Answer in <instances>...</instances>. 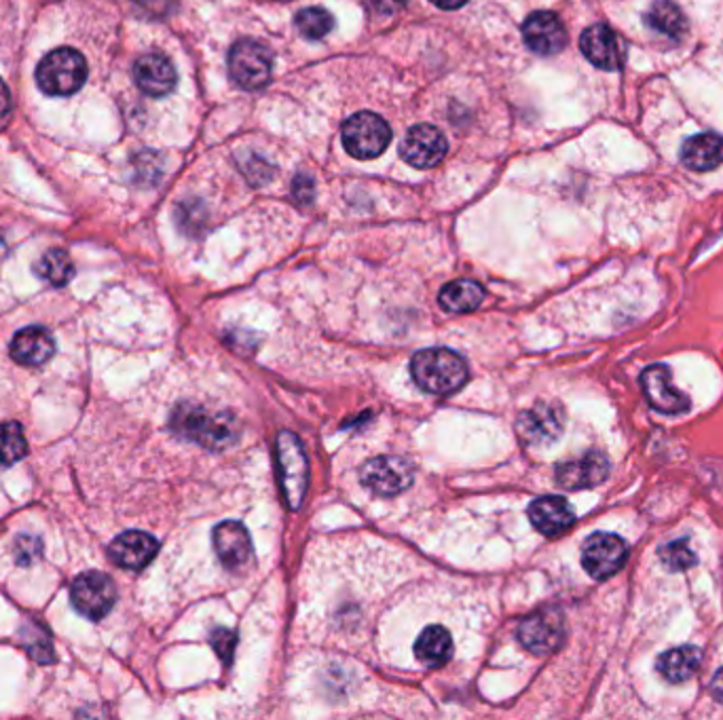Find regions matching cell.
<instances>
[{"label":"cell","instance_id":"obj_37","mask_svg":"<svg viewBox=\"0 0 723 720\" xmlns=\"http://www.w3.org/2000/svg\"><path fill=\"white\" fill-rule=\"evenodd\" d=\"M711 694H713V697H715L720 703H723V668L715 674V678H713V683H711Z\"/></svg>","mask_w":723,"mask_h":720},{"label":"cell","instance_id":"obj_26","mask_svg":"<svg viewBox=\"0 0 723 720\" xmlns=\"http://www.w3.org/2000/svg\"><path fill=\"white\" fill-rule=\"evenodd\" d=\"M646 24L653 32H660L669 39H679L688 30V20L681 7L674 4L673 0H656L646 13Z\"/></svg>","mask_w":723,"mask_h":720},{"label":"cell","instance_id":"obj_20","mask_svg":"<svg viewBox=\"0 0 723 720\" xmlns=\"http://www.w3.org/2000/svg\"><path fill=\"white\" fill-rule=\"evenodd\" d=\"M529 518L535 530L546 537H556L574 526L575 514L565 498L542 497L529 505Z\"/></svg>","mask_w":723,"mask_h":720},{"label":"cell","instance_id":"obj_8","mask_svg":"<svg viewBox=\"0 0 723 720\" xmlns=\"http://www.w3.org/2000/svg\"><path fill=\"white\" fill-rule=\"evenodd\" d=\"M415 477L413 465L402 456H376L364 463L360 480L362 484L381 497H396L404 493Z\"/></svg>","mask_w":723,"mask_h":720},{"label":"cell","instance_id":"obj_13","mask_svg":"<svg viewBox=\"0 0 723 720\" xmlns=\"http://www.w3.org/2000/svg\"><path fill=\"white\" fill-rule=\"evenodd\" d=\"M447 138L443 136L440 129H436L434 125H415L413 129H408V133L404 136L402 144H400V152L404 157V161L417 170H427L438 165L445 154H447Z\"/></svg>","mask_w":723,"mask_h":720},{"label":"cell","instance_id":"obj_24","mask_svg":"<svg viewBox=\"0 0 723 720\" xmlns=\"http://www.w3.org/2000/svg\"><path fill=\"white\" fill-rule=\"evenodd\" d=\"M453 638L443 625H429L415 643V657L427 668H440L449 662Z\"/></svg>","mask_w":723,"mask_h":720},{"label":"cell","instance_id":"obj_4","mask_svg":"<svg viewBox=\"0 0 723 720\" xmlns=\"http://www.w3.org/2000/svg\"><path fill=\"white\" fill-rule=\"evenodd\" d=\"M272 71L274 53L267 45L254 39H242L231 47L228 73L235 85H240L242 89H263L272 78Z\"/></svg>","mask_w":723,"mask_h":720},{"label":"cell","instance_id":"obj_22","mask_svg":"<svg viewBox=\"0 0 723 720\" xmlns=\"http://www.w3.org/2000/svg\"><path fill=\"white\" fill-rule=\"evenodd\" d=\"M55 343L50 330L41 325L25 327L11 343V357L22 366H43L53 357Z\"/></svg>","mask_w":723,"mask_h":720},{"label":"cell","instance_id":"obj_17","mask_svg":"<svg viewBox=\"0 0 723 720\" xmlns=\"http://www.w3.org/2000/svg\"><path fill=\"white\" fill-rule=\"evenodd\" d=\"M134 78L138 87L150 98H163L176 87V68L161 53H147L134 66Z\"/></svg>","mask_w":723,"mask_h":720},{"label":"cell","instance_id":"obj_12","mask_svg":"<svg viewBox=\"0 0 723 720\" xmlns=\"http://www.w3.org/2000/svg\"><path fill=\"white\" fill-rule=\"evenodd\" d=\"M519 641L535 655L554 653L565 641V617L556 609H542L519 625Z\"/></svg>","mask_w":723,"mask_h":720},{"label":"cell","instance_id":"obj_29","mask_svg":"<svg viewBox=\"0 0 723 720\" xmlns=\"http://www.w3.org/2000/svg\"><path fill=\"white\" fill-rule=\"evenodd\" d=\"M295 24H297L300 34L305 39L320 41V39H325L326 34L332 30L334 20H332V15L326 9H322V7H309V9H302V11L297 13Z\"/></svg>","mask_w":723,"mask_h":720},{"label":"cell","instance_id":"obj_35","mask_svg":"<svg viewBox=\"0 0 723 720\" xmlns=\"http://www.w3.org/2000/svg\"><path fill=\"white\" fill-rule=\"evenodd\" d=\"M9 110H11V94L4 85V80L0 78V121L9 115Z\"/></svg>","mask_w":723,"mask_h":720},{"label":"cell","instance_id":"obj_10","mask_svg":"<svg viewBox=\"0 0 723 720\" xmlns=\"http://www.w3.org/2000/svg\"><path fill=\"white\" fill-rule=\"evenodd\" d=\"M565 429V412L559 404L540 401L524 410L517 421V433L527 447H549Z\"/></svg>","mask_w":723,"mask_h":720},{"label":"cell","instance_id":"obj_1","mask_svg":"<svg viewBox=\"0 0 723 720\" xmlns=\"http://www.w3.org/2000/svg\"><path fill=\"white\" fill-rule=\"evenodd\" d=\"M172 427L182 438L210 450H225L237 440V422L228 412L182 404L176 408Z\"/></svg>","mask_w":723,"mask_h":720},{"label":"cell","instance_id":"obj_9","mask_svg":"<svg viewBox=\"0 0 723 720\" xmlns=\"http://www.w3.org/2000/svg\"><path fill=\"white\" fill-rule=\"evenodd\" d=\"M626 560L628 546L618 535L597 533L582 547V567L597 581L612 579L616 572L623 571Z\"/></svg>","mask_w":723,"mask_h":720},{"label":"cell","instance_id":"obj_7","mask_svg":"<svg viewBox=\"0 0 723 720\" xmlns=\"http://www.w3.org/2000/svg\"><path fill=\"white\" fill-rule=\"evenodd\" d=\"M71 600L83 617L98 621L113 611L117 602V588L104 572H83L71 588Z\"/></svg>","mask_w":723,"mask_h":720},{"label":"cell","instance_id":"obj_19","mask_svg":"<svg viewBox=\"0 0 723 720\" xmlns=\"http://www.w3.org/2000/svg\"><path fill=\"white\" fill-rule=\"evenodd\" d=\"M214 549L226 569H244L252 558V541L248 530L240 522H221L214 528Z\"/></svg>","mask_w":723,"mask_h":720},{"label":"cell","instance_id":"obj_3","mask_svg":"<svg viewBox=\"0 0 723 720\" xmlns=\"http://www.w3.org/2000/svg\"><path fill=\"white\" fill-rule=\"evenodd\" d=\"M85 78H87V62L73 47L51 51L41 60L36 68V85L47 96H55V98L73 96L83 87Z\"/></svg>","mask_w":723,"mask_h":720},{"label":"cell","instance_id":"obj_14","mask_svg":"<svg viewBox=\"0 0 723 720\" xmlns=\"http://www.w3.org/2000/svg\"><path fill=\"white\" fill-rule=\"evenodd\" d=\"M580 50L584 57L600 71L618 73L623 71L626 55H624L620 36L607 24H593L582 32Z\"/></svg>","mask_w":723,"mask_h":720},{"label":"cell","instance_id":"obj_27","mask_svg":"<svg viewBox=\"0 0 723 720\" xmlns=\"http://www.w3.org/2000/svg\"><path fill=\"white\" fill-rule=\"evenodd\" d=\"M34 271H36V275L41 279L50 281L51 286L62 288V286H66L75 277V265H73L71 256H68V251H64V249H50L36 262Z\"/></svg>","mask_w":723,"mask_h":720},{"label":"cell","instance_id":"obj_34","mask_svg":"<svg viewBox=\"0 0 723 720\" xmlns=\"http://www.w3.org/2000/svg\"><path fill=\"white\" fill-rule=\"evenodd\" d=\"M41 551V541L32 537H20L18 539V562L20 565H30Z\"/></svg>","mask_w":723,"mask_h":720},{"label":"cell","instance_id":"obj_11","mask_svg":"<svg viewBox=\"0 0 723 720\" xmlns=\"http://www.w3.org/2000/svg\"><path fill=\"white\" fill-rule=\"evenodd\" d=\"M641 389L649 406L667 417L685 415L692 406L690 398L673 385L671 370L664 364H653L641 374Z\"/></svg>","mask_w":723,"mask_h":720},{"label":"cell","instance_id":"obj_6","mask_svg":"<svg viewBox=\"0 0 723 720\" xmlns=\"http://www.w3.org/2000/svg\"><path fill=\"white\" fill-rule=\"evenodd\" d=\"M392 142V129L374 112H358L343 125V144L355 159H374Z\"/></svg>","mask_w":723,"mask_h":720},{"label":"cell","instance_id":"obj_18","mask_svg":"<svg viewBox=\"0 0 723 720\" xmlns=\"http://www.w3.org/2000/svg\"><path fill=\"white\" fill-rule=\"evenodd\" d=\"M108 551H110V558L115 565L129 569V571H140L145 567H149L150 560L157 556L159 544L155 537H150L149 533L129 530V533L119 535L110 544Z\"/></svg>","mask_w":723,"mask_h":720},{"label":"cell","instance_id":"obj_5","mask_svg":"<svg viewBox=\"0 0 723 720\" xmlns=\"http://www.w3.org/2000/svg\"><path fill=\"white\" fill-rule=\"evenodd\" d=\"M275 456L279 465V482L290 509H299L307 491V456L300 440L293 431H281L275 442Z\"/></svg>","mask_w":723,"mask_h":720},{"label":"cell","instance_id":"obj_21","mask_svg":"<svg viewBox=\"0 0 723 720\" xmlns=\"http://www.w3.org/2000/svg\"><path fill=\"white\" fill-rule=\"evenodd\" d=\"M681 163L692 172H713L723 163V136L704 131L681 147Z\"/></svg>","mask_w":723,"mask_h":720},{"label":"cell","instance_id":"obj_23","mask_svg":"<svg viewBox=\"0 0 723 720\" xmlns=\"http://www.w3.org/2000/svg\"><path fill=\"white\" fill-rule=\"evenodd\" d=\"M700 664H702V651L699 646L683 645L662 653L658 657L656 668L664 680L679 685L690 680L699 671Z\"/></svg>","mask_w":723,"mask_h":720},{"label":"cell","instance_id":"obj_16","mask_svg":"<svg viewBox=\"0 0 723 720\" xmlns=\"http://www.w3.org/2000/svg\"><path fill=\"white\" fill-rule=\"evenodd\" d=\"M524 45L538 55H556L567 45V30L552 11L529 15L523 25Z\"/></svg>","mask_w":723,"mask_h":720},{"label":"cell","instance_id":"obj_25","mask_svg":"<svg viewBox=\"0 0 723 720\" xmlns=\"http://www.w3.org/2000/svg\"><path fill=\"white\" fill-rule=\"evenodd\" d=\"M440 307L449 313H470L485 300V290L480 283L470 279L450 281L440 292Z\"/></svg>","mask_w":723,"mask_h":720},{"label":"cell","instance_id":"obj_15","mask_svg":"<svg viewBox=\"0 0 723 720\" xmlns=\"http://www.w3.org/2000/svg\"><path fill=\"white\" fill-rule=\"evenodd\" d=\"M609 459L599 450H588L574 461H565L556 468V482L565 491H584L603 484L609 475Z\"/></svg>","mask_w":723,"mask_h":720},{"label":"cell","instance_id":"obj_2","mask_svg":"<svg viewBox=\"0 0 723 720\" xmlns=\"http://www.w3.org/2000/svg\"><path fill=\"white\" fill-rule=\"evenodd\" d=\"M411 374L427 394L447 396L464 387L468 380V366L464 357L450 348H424L413 355Z\"/></svg>","mask_w":723,"mask_h":720},{"label":"cell","instance_id":"obj_36","mask_svg":"<svg viewBox=\"0 0 723 720\" xmlns=\"http://www.w3.org/2000/svg\"><path fill=\"white\" fill-rule=\"evenodd\" d=\"M374 7L379 9V11H385V13H392V11H396V9H400V7H404L408 0H373Z\"/></svg>","mask_w":723,"mask_h":720},{"label":"cell","instance_id":"obj_33","mask_svg":"<svg viewBox=\"0 0 723 720\" xmlns=\"http://www.w3.org/2000/svg\"><path fill=\"white\" fill-rule=\"evenodd\" d=\"M293 197L299 201L300 205H307L313 201V180L307 174H299L293 182Z\"/></svg>","mask_w":723,"mask_h":720},{"label":"cell","instance_id":"obj_31","mask_svg":"<svg viewBox=\"0 0 723 720\" xmlns=\"http://www.w3.org/2000/svg\"><path fill=\"white\" fill-rule=\"evenodd\" d=\"M22 638H24L25 646H28V653H30L36 662L47 664V662L53 659V655H51V653H53L51 641L41 627H36L34 623H30V625H28V634L24 632Z\"/></svg>","mask_w":723,"mask_h":720},{"label":"cell","instance_id":"obj_38","mask_svg":"<svg viewBox=\"0 0 723 720\" xmlns=\"http://www.w3.org/2000/svg\"><path fill=\"white\" fill-rule=\"evenodd\" d=\"M436 7H440V9H459V7H464L468 0H432Z\"/></svg>","mask_w":723,"mask_h":720},{"label":"cell","instance_id":"obj_32","mask_svg":"<svg viewBox=\"0 0 723 720\" xmlns=\"http://www.w3.org/2000/svg\"><path fill=\"white\" fill-rule=\"evenodd\" d=\"M210 645L219 653V657L223 659V664L228 666L233 662V651H235V645H237V636H235V632H231L226 627H216L210 634Z\"/></svg>","mask_w":723,"mask_h":720},{"label":"cell","instance_id":"obj_28","mask_svg":"<svg viewBox=\"0 0 723 720\" xmlns=\"http://www.w3.org/2000/svg\"><path fill=\"white\" fill-rule=\"evenodd\" d=\"M28 454L24 429L20 422H0V468H11Z\"/></svg>","mask_w":723,"mask_h":720},{"label":"cell","instance_id":"obj_30","mask_svg":"<svg viewBox=\"0 0 723 720\" xmlns=\"http://www.w3.org/2000/svg\"><path fill=\"white\" fill-rule=\"evenodd\" d=\"M660 562L667 571H688L699 562V558L688 539H679L660 549Z\"/></svg>","mask_w":723,"mask_h":720}]
</instances>
